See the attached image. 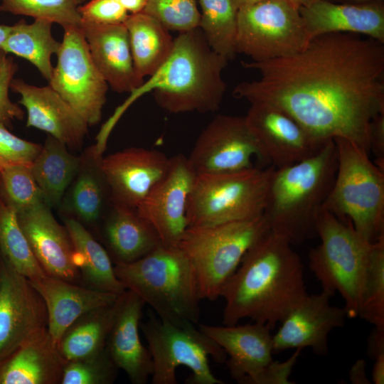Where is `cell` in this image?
I'll return each instance as SVG.
<instances>
[{"label": "cell", "instance_id": "4fadbf2b", "mask_svg": "<svg viewBox=\"0 0 384 384\" xmlns=\"http://www.w3.org/2000/svg\"><path fill=\"white\" fill-rule=\"evenodd\" d=\"M254 159L270 164L245 117L226 114L216 116L204 128L188 156L196 175L256 167Z\"/></svg>", "mask_w": 384, "mask_h": 384}, {"label": "cell", "instance_id": "f35d334b", "mask_svg": "<svg viewBox=\"0 0 384 384\" xmlns=\"http://www.w3.org/2000/svg\"><path fill=\"white\" fill-rule=\"evenodd\" d=\"M119 370L105 347L92 355L67 361L60 384H112Z\"/></svg>", "mask_w": 384, "mask_h": 384}, {"label": "cell", "instance_id": "ac0fdd59", "mask_svg": "<svg viewBox=\"0 0 384 384\" xmlns=\"http://www.w3.org/2000/svg\"><path fill=\"white\" fill-rule=\"evenodd\" d=\"M171 158L164 153L130 147L103 157L102 169L112 204L136 209L166 174Z\"/></svg>", "mask_w": 384, "mask_h": 384}, {"label": "cell", "instance_id": "d6a6232c", "mask_svg": "<svg viewBox=\"0 0 384 384\" xmlns=\"http://www.w3.org/2000/svg\"><path fill=\"white\" fill-rule=\"evenodd\" d=\"M52 23L34 20L31 23L21 21L11 26V30L1 50L23 58L34 65L48 82L53 74L51 57L57 54L61 42L51 32Z\"/></svg>", "mask_w": 384, "mask_h": 384}, {"label": "cell", "instance_id": "3957f363", "mask_svg": "<svg viewBox=\"0 0 384 384\" xmlns=\"http://www.w3.org/2000/svg\"><path fill=\"white\" fill-rule=\"evenodd\" d=\"M228 63L211 49L199 28L179 33L167 60L129 93L100 134L108 137L124 112L149 92L161 108L171 113L216 111L226 90L222 74Z\"/></svg>", "mask_w": 384, "mask_h": 384}, {"label": "cell", "instance_id": "d590c367", "mask_svg": "<svg viewBox=\"0 0 384 384\" xmlns=\"http://www.w3.org/2000/svg\"><path fill=\"white\" fill-rule=\"evenodd\" d=\"M358 316L384 331V237L371 245L364 292Z\"/></svg>", "mask_w": 384, "mask_h": 384}, {"label": "cell", "instance_id": "52a82bcc", "mask_svg": "<svg viewBox=\"0 0 384 384\" xmlns=\"http://www.w3.org/2000/svg\"><path fill=\"white\" fill-rule=\"evenodd\" d=\"M316 232L321 243L309 252V268L323 289L341 294L347 316L357 317L373 242L358 234L349 220L342 221L324 210Z\"/></svg>", "mask_w": 384, "mask_h": 384}, {"label": "cell", "instance_id": "816d5d0a", "mask_svg": "<svg viewBox=\"0 0 384 384\" xmlns=\"http://www.w3.org/2000/svg\"><path fill=\"white\" fill-rule=\"evenodd\" d=\"M236 8L238 9L241 7L254 4L266 0H233Z\"/></svg>", "mask_w": 384, "mask_h": 384}, {"label": "cell", "instance_id": "8d00e7d4", "mask_svg": "<svg viewBox=\"0 0 384 384\" xmlns=\"http://www.w3.org/2000/svg\"><path fill=\"white\" fill-rule=\"evenodd\" d=\"M0 197L16 213L44 202L31 166L26 165L11 166L0 171Z\"/></svg>", "mask_w": 384, "mask_h": 384}, {"label": "cell", "instance_id": "f6af8a7d", "mask_svg": "<svg viewBox=\"0 0 384 384\" xmlns=\"http://www.w3.org/2000/svg\"><path fill=\"white\" fill-rule=\"evenodd\" d=\"M369 149L375 156V164L384 170V112L377 114L370 121Z\"/></svg>", "mask_w": 384, "mask_h": 384}, {"label": "cell", "instance_id": "6da1fadb", "mask_svg": "<svg viewBox=\"0 0 384 384\" xmlns=\"http://www.w3.org/2000/svg\"><path fill=\"white\" fill-rule=\"evenodd\" d=\"M242 65L260 78L238 83L234 97L281 109L320 141L343 138L370 152V121L384 112L383 43L326 33L294 55Z\"/></svg>", "mask_w": 384, "mask_h": 384}, {"label": "cell", "instance_id": "2e32d148", "mask_svg": "<svg viewBox=\"0 0 384 384\" xmlns=\"http://www.w3.org/2000/svg\"><path fill=\"white\" fill-rule=\"evenodd\" d=\"M334 295L325 289L318 294H306L289 311L272 336L274 353L310 348L317 355H326L329 334L343 326L347 316L344 306L330 304Z\"/></svg>", "mask_w": 384, "mask_h": 384}, {"label": "cell", "instance_id": "8fae6325", "mask_svg": "<svg viewBox=\"0 0 384 384\" xmlns=\"http://www.w3.org/2000/svg\"><path fill=\"white\" fill-rule=\"evenodd\" d=\"M308 43L299 8L288 0H266L238 9L236 51L251 61L289 56Z\"/></svg>", "mask_w": 384, "mask_h": 384}, {"label": "cell", "instance_id": "ba28073f", "mask_svg": "<svg viewBox=\"0 0 384 384\" xmlns=\"http://www.w3.org/2000/svg\"><path fill=\"white\" fill-rule=\"evenodd\" d=\"M263 216L220 225L188 227L178 247L196 275L201 299L214 301L248 249L270 230Z\"/></svg>", "mask_w": 384, "mask_h": 384}, {"label": "cell", "instance_id": "ee69618b", "mask_svg": "<svg viewBox=\"0 0 384 384\" xmlns=\"http://www.w3.org/2000/svg\"><path fill=\"white\" fill-rule=\"evenodd\" d=\"M301 351L302 349L297 348L296 351L284 361H272L259 375L254 384L294 383L289 380V376L298 360Z\"/></svg>", "mask_w": 384, "mask_h": 384}, {"label": "cell", "instance_id": "db71d44e", "mask_svg": "<svg viewBox=\"0 0 384 384\" xmlns=\"http://www.w3.org/2000/svg\"><path fill=\"white\" fill-rule=\"evenodd\" d=\"M348 4H366L373 1H381L383 0H344Z\"/></svg>", "mask_w": 384, "mask_h": 384}, {"label": "cell", "instance_id": "4316f807", "mask_svg": "<svg viewBox=\"0 0 384 384\" xmlns=\"http://www.w3.org/2000/svg\"><path fill=\"white\" fill-rule=\"evenodd\" d=\"M66 363L46 328L0 362V384H60Z\"/></svg>", "mask_w": 384, "mask_h": 384}, {"label": "cell", "instance_id": "83f0119b", "mask_svg": "<svg viewBox=\"0 0 384 384\" xmlns=\"http://www.w3.org/2000/svg\"><path fill=\"white\" fill-rule=\"evenodd\" d=\"M96 233L114 264L136 261L161 244L156 230L136 209L112 203Z\"/></svg>", "mask_w": 384, "mask_h": 384}, {"label": "cell", "instance_id": "484cf974", "mask_svg": "<svg viewBox=\"0 0 384 384\" xmlns=\"http://www.w3.org/2000/svg\"><path fill=\"white\" fill-rule=\"evenodd\" d=\"M30 282L45 303L47 329L57 346L77 319L87 311L113 303L119 296L48 274Z\"/></svg>", "mask_w": 384, "mask_h": 384}, {"label": "cell", "instance_id": "cb8c5ba5", "mask_svg": "<svg viewBox=\"0 0 384 384\" xmlns=\"http://www.w3.org/2000/svg\"><path fill=\"white\" fill-rule=\"evenodd\" d=\"M144 305L137 294L124 292L105 346L114 364L133 384L146 383L153 373L150 351L142 343L139 333Z\"/></svg>", "mask_w": 384, "mask_h": 384}, {"label": "cell", "instance_id": "bcb514c9", "mask_svg": "<svg viewBox=\"0 0 384 384\" xmlns=\"http://www.w3.org/2000/svg\"><path fill=\"white\" fill-rule=\"evenodd\" d=\"M384 353V331L374 328L368 339V354L375 359Z\"/></svg>", "mask_w": 384, "mask_h": 384}, {"label": "cell", "instance_id": "603a6c76", "mask_svg": "<svg viewBox=\"0 0 384 384\" xmlns=\"http://www.w3.org/2000/svg\"><path fill=\"white\" fill-rule=\"evenodd\" d=\"M309 41L331 33L358 34L384 43V5L381 1L366 4H336L314 0L299 7Z\"/></svg>", "mask_w": 384, "mask_h": 384}, {"label": "cell", "instance_id": "7c38bea8", "mask_svg": "<svg viewBox=\"0 0 384 384\" xmlns=\"http://www.w3.org/2000/svg\"><path fill=\"white\" fill-rule=\"evenodd\" d=\"M63 41L50 85L86 121L102 119L108 84L96 68L80 26L63 27Z\"/></svg>", "mask_w": 384, "mask_h": 384}, {"label": "cell", "instance_id": "9c48e42d", "mask_svg": "<svg viewBox=\"0 0 384 384\" xmlns=\"http://www.w3.org/2000/svg\"><path fill=\"white\" fill-rule=\"evenodd\" d=\"M274 167L198 174L187 206L188 227H203L262 216Z\"/></svg>", "mask_w": 384, "mask_h": 384}, {"label": "cell", "instance_id": "ffe728a7", "mask_svg": "<svg viewBox=\"0 0 384 384\" xmlns=\"http://www.w3.org/2000/svg\"><path fill=\"white\" fill-rule=\"evenodd\" d=\"M10 87L21 95L18 104L26 110V127L46 132L69 148L81 147L89 125L50 85L38 87L13 79Z\"/></svg>", "mask_w": 384, "mask_h": 384}, {"label": "cell", "instance_id": "30bf717a", "mask_svg": "<svg viewBox=\"0 0 384 384\" xmlns=\"http://www.w3.org/2000/svg\"><path fill=\"white\" fill-rule=\"evenodd\" d=\"M139 328L153 361L152 384H176V369L180 366L191 371L186 380L188 383H224L212 373L208 358L223 364L227 353L195 324H174L149 311L148 319L141 322Z\"/></svg>", "mask_w": 384, "mask_h": 384}, {"label": "cell", "instance_id": "836d02e7", "mask_svg": "<svg viewBox=\"0 0 384 384\" xmlns=\"http://www.w3.org/2000/svg\"><path fill=\"white\" fill-rule=\"evenodd\" d=\"M198 28L211 49L228 61L236 51L238 9L233 0H198Z\"/></svg>", "mask_w": 384, "mask_h": 384}, {"label": "cell", "instance_id": "5bb4252c", "mask_svg": "<svg viewBox=\"0 0 384 384\" xmlns=\"http://www.w3.org/2000/svg\"><path fill=\"white\" fill-rule=\"evenodd\" d=\"M47 326L42 297L30 279L0 255V362Z\"/></svg>", "mask_w": 384, "mask_h": 384}, {"label": "cell", "instance_id": "44dd1931", "mask_svg": "<svg viewBox=\"0 0 384 384\" xmlns=\"http://www.w3.org/2000/svg\"><path fill=\"white\" fill-rule=\"evenodd\" d=\"M198 324L202 332L225 351L228 358L225 363L231 378L239 383L254 384L265 367L274 361L271 330L263 324Z\"/></svg>", "mask_w": 384, "mask_h": 384}, {"label": "cell", "instance_id": "5b68a950", "mask_svg": "<svg viewBox=\"0 0 384 384\" xmlns=\"http://www.w3.org/2000/svg\"><path fill=\"white\" fill-rule=\"evenodd\" d=\"M126 289L137 294L161 320L174 324H198L201 316L194 269L178 246L160 244L143 257L114 264Z\"/></svg>", "mask_w": 384, "mask_h": 384}, {"label": "cell", "instance_id": "681fc988", "mask_svg": "<svg viewBox=\"0 0 384 384\" xmlns=\"http://www.w3.org/2000/svg\"><path fill=\"white\" fill-rule=\"evenodd\" d=\"M129 13V14L142 12L147 0H117Z\"/></svg>", "mask_w": 384, "mask_h": 384}, {"label": "cell", "instance_id": "7dc6e473", "mask_svg": "<svg viewBox=\"0 0 384 384\" xmlns=\"http://www.w3.org/2000/svg\"><path fill=\"white\" fill-rule=\"evenodd\" d=\"M350 380L352 383L356 384H369L370 383L366 376L365 360H358L353 364L350 371Z\"/></svg>", "mask_w": 384, "mask_h": 384}, {"label": "cell", "instance_id": "d4e9b609", "mask_svg": "<svg viewBox=\"0 0 384 384\" xmlns=\"http://www.w3.org/2000/svg\"><path fill=\"white\" fill-rule=\"evenodd\" d=\"M80 28L96 68L114 91L130 93L142 84L136 75L124 23L81 22Z\"/></svg>", "mask_w": 384, "mask_h": 384}, {"label": "cell", "instance_id": "b9f144b4", "mask_svg": "<svg viewBox=\"0 0 384 384\" xmlns=\"http://www.w3.org/2000/svg\"><path fill=\"white\" fill-rule=\"evenodd\" d=\"M18 65L11 56L0 50V122L11 127L14 119L22 120L24 112L20 106L11 101L9 90Z\"/></svg>", "mask_w": 384, "mask_h": 384}, {"label": "cell", "instance_id": "f5cc1de1", "mask_svg": "<svg viewBox=\"0 0 384 384\" xmlns=\"http://www.w3.org/2000/svg\"><path fill=\"white\" fill-rule=\"evenodd\" d=\"M290 2L295 4L299 8L301 6H305L309 5L311 2H312L314 0H288Z\"/></svg>", "mask_w": 384, "mask_h": 384}, {"label": "cell", "instance_id": "1f68e13d", "mask_svg": "<svg viewBox=\"0 0 384 384\" xmlns=\"http://www.w3.org/2000/svg\"><path fill=\"white\" fill-rule=\"evenodd\" d=\"M123 294L113 303L84 314L65 331L58 348L67 361L92 355L105 348Z\"/></svg>", "mask_w": 384, "mask_h": 384}, {"label": "cell", "instance_id": "8992f818", "mask_svg": "<svg viewBox=\"0 0 384 384\" xmlns=\"http://www.w3.org/2000/svg\"><path fill=\"white\" fill-rule=\"evenodd\" d=\"M338 167L323 210L342 221L370 242L384 237V170L369 153L343 139H334Z\"/></svg>", "mask_w": 384, "mask_h": 384}, {"label": "cell", "instance_id": "7bdbcfd3", "mask_svg": "<svg viewBox=\"0 0 384 384\" xmlns=\"http://www.w3.org/2000/svg\"><path fill=\"white\" fill-rule=\"evenodd\" d=\"M81 22L96 24L124 23L129 13L117 0H88L78 7Z\"/></svg>", "mask_w": 384, "mask_h": 384}, {"label": "cell", "instance_id": "9a60e30c", "mask_svg": "<svg viewBox=\"0 0 384 384\" xmlns=\"http://www.w3.org/2000/svg\"><path fill=\"white\" fill-rule=\"evenodd\" d=\"M196 177L188 157L182 154L171 157L166 174L136 208L164 245L178 246L188 228L187 206Z\"/></svg>", "mask_w": 384, "mask_h": 384}, {"label": "cell", "instance_id": "7a4b0ae2", "mask_svg": "<svg viewBox=\"0 0 384 384\" xmlns=\"http://www.w3.org/2000/svg\"><path fill=\"white\" fill-rule=\"evenodd\" d=\"M306 294L299 256L270 230L248 249L222 289L223 324L249 318L272 330Z\"/></svg>", "mask_w": 384, "mask_h": 384}, {"label": "cell", "instance_id": "74e56055", "mask_svg": "<svg viewBox=\"0 0 384 384\" xmlns=\"http://www.w3.org/2000/svg\"><path fill=\"white\" fill-rule=\"evenodd\" d=\"M78 7L73 0H1L0 11L55 23L63 28L80 26Z\"/></svg>", "mask_w": 384, "mask_h": 384}, {"label": "cell", "instance_id": "11a10c76", "mask_svg": "<svg viewBox=\"0 0 384 384\" xmlns=\"http://www.w3.org/2000/svg\"><path fill=\"white\" fill-rule=\"evenodd\" d=\"M73 1H74L79 6L87 1L88 0H73Z\"/></svg>", "mask_w": 384, "mask_h": 384}, {"label": "cell", "instance_id": "f546056e", "mask_svg": "<svg viewBox=\"0 0 384 384\" xmlns=\"http://www.w3.org/2000/svg\"><path fill=\"white\" fill-rule=\"evenodd\" d=\"M127 29L134 67L138 79L153 75L167 60L174 43L170 31L158 20L142 11L129 14Z\"/></svg>", "mask_w": 384, "mask_h": 384}, {"label": "cell", "instance_id": "e0dca14e", "mask_svg": "<svg viewBox=\"0 0 384 384\" xmlns=\"http://www.w3.org/2000/svg\"><path fill=\"white\" fill-rule=\"evenodd\" d=\"M245 119L274 169L284 168L316 154L326 142L311 135L281 109L265 102L250 103Z\"/></svg>", "mask_w": 384, "mask_h": 384}, {"label": "cell", "instance_id": "4dcf8cb0", "mask_svg": "<svg viewBox=\"0 0 384 384\" xmlns=\"http://www.w3.org/2000/svg\"><path fill=\"white\" fill-rule=\"evenodd\" d=\"M80 156L71 154L68 146L48 135L31 169L40 188L43 201L50 208H58L80 166Z\"/></svg>", "mask_w": 384, "mask_h": 384}, {"label": "cell", "instance_id": "d6986e66", "mask_svg": "<svg viewBox=\"0 0 384 384\" xmlns=\"http://www.w3.org/2000/svg\"><path fill=\"white\" fill-rule=\"evenodd\" d=\"M29 246L43 269L51 276L81 284L80 272L70 235L44 202L16 213ZM82 285V284H81Z\"/></svg>", "mask_w": 384, "mask_h": 384}, {"label": "cell", "instance_id": "f907efd6", "mask_svg": "<svg viewBox=\"0 0 384 384\" xmlns=\"http://www.w3.org/2000/svg\"><path fill=\"white\" fill-rule=\"evenodd\" d=\"M11 30V26L0 25V50L1 47Z\"/></svg>", "mask_w": 384, "mask_h": 384}, {"label": "cell", "instance_id": "60d3db41", "mask_svg": "<svg viewBox=\"0 0 384 384\" xmlns=\"http://www.w3.org/2000/svg\"><path fill=\"white\" fill-rule=\"evenodd\" d=\"M42 145L21 139L0 122V171L15 165L31 166Z\"/></svg>", "mask_w": 384, "mask_h": 384}, {"label": "cell", "instance_id": "c3c4849f", "mask_svg": "<svg viewBox=\"0 0 384 384\" xmlns=\"http://www.w3.org/2000/svg\"><path fill=\"white\" fill-rule=\"evenodd\" d=\"M372 370V381L375 384L384 383V353L377 356L375 359Z\"/></svg>", "mask_w": 384, "mask_h": 384}, {"label": "cell", "instance_id": "ab89813d", "mask_svg": "<svg viewBox=\"0 0 384 384\" xmlns=\"http://www.w3.org/2000/svg\"><path fill=\"white\" fill-rule=\"evenodd\" d=\"M143 11L169 31L183 33L198 28V0H147Z\"/></svg>", "mask_w": 384, "mask_h": 384}, {"label": "cell", "instance_id": "7402d4cb", "mask_svg": "<svg viewBox=\"0 0 384 384\" xmlns=\"http://www.w3.org/2000/svg\"><path fill=\"white\" fill-rule=\"evenodd\" d=\"M80 156L78 171L58 209L62 218H73L97 233L112 205L102 166V153L94 144L87 147Z\"/></svg>", "mask_w": 384, "mask_h": 384}, {"label": "cell", "instance_id": "e575fe53", "mask_svg": "<svg viewBox=\"0 0 384 384\" xmlns=\"http://www.w3.org/2000/svg\"><path fill=\"white\" fill-rule=\"evenodd\" d=\"M0 255L29 279L47 274L35 257L16 213L0 197Z\"/></svg>", "mask_w": 384, "mask_h": 384}, {"label": "cell", "instance_id": "277c9868", "mask_svg": "<svg viewBox=\"0 0 384 384\" xmlns=\"http://www.w3.org/2000/svg\"><path fill=\"white\" fill-rule=\"evenodd\" d=\"M338 167L336 146L328 140L314 155L274 169L263 216L271 231L292 245L317 236V223L332 188Z\"/></svg>", "mask_w": 384, "mask_h": 384}, {"label": "cell", "instance_id": "f1b7e54d", "mask_svg": "<svg viewBox=\"0 0 384 384\" xmlns=\"http://www.w3.org/2000/svg\"><path fill=\"white\" fill-rule=\"evenodd\" d=\"M76 254L81 284L88 288L117 295L127 289L117 277L114 263L94 234L78 220L63 218Z\"/></svg>", "mask_w": 384, "mask_h": 384}]
</instances>
